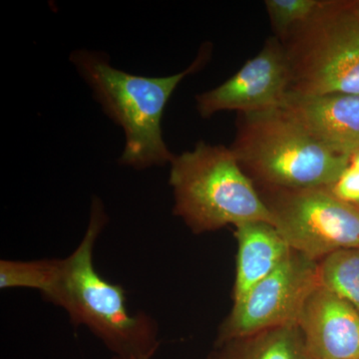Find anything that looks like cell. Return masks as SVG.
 Here are the masks:
<instances>
[{"label":"cell","instance_id":"obj_1","mask_svg":"<svg viewBox=\"0 0 359 359\" xmlns=\"http://www.w3.org/2000/svg\"><path fill=\"white\" fill-rule=\"evenodd\" d=\"M106 221L102 203L94 198L86 233L76 250L61 259L57 285L47 301L65 309L73 325L88 328L113 356H154L159 346L155 320L130 313L124 289L94 266V247Z\"/></svg>","mask_w":359,"mask_h":359},{"label":"cell","instance_id":"obj_2","mask_svg":"<svg viewBox=\"0 0 359 359\" xmlns=\"http://www.w3.org/2000/svg\"><path fill=\"white\" fill-rule=\"evenodd\" d=\"M207 52L201 51L187 69L164 77L141 76L117 69L103 52L78 49L71 53V62L97 102L124 132L120 164L145 170L172 162L175 155L163 137L165 108L182 80L203 67Z\"/></svg>","mask_w":359,"mask_h":359},{"label":"cell","instance_id":"obj_3","mask_svg":"<svg viewBox=\"0 0 359 359\" xmlns=\"http://www.w3.org/2000/svg\"><path fill=\"white\" fill-rule=\"evenodd\" d=\"M238 116L231 149L256 187L330 189L351 164L283 108Z\"/></svg>","mask_w":359,"mask_h":359},{"label":"cell","instance_id":"obj_4","mask_svg":"<svg viewBox=\"0 0 359 359\" xmlns=\"http://www.w3.org/2000/svg\"><path fill=\"white\" fill-rule=\"evenodd\" d=\"M170 165L174 214L194 233L250 222L273 224L268 207L231 148L201 141L193 150L175 155Z\"/></svg>","mask_w":359,"mask_h":359},{"label":"cell","instance_id":"obj_5","mask_svg":"<svg viewBox=\"0 0 359 359\" xmlns=\"http://www.w3.org/2000/svg\"><path fill=\"white\" fill-rule=\"evenodd\" d=\"M290 93L359 95V15L353 2L321 0L283 39Z\"/></svg>","mask_w":359,"mask_h":359},{"label":"cell","instance_id":"obj_6","mask_svg":"<svg viewBox=\"0 0 359 359\" xmlns=\"http://www.w3.org/2000/svg\"><path fill=\"white\" fill-rule=\"evenodd\" d=\"M262 188L273 226L294 252L318 263L337 250L359 249V207L327 188Z\"/></svg>","mask_w":359,"mask_h":359},{"label":"cell","instance_id":"obj_7","mask_svg":"<svg viewBox=\"0 0 359 359\" xmlns=\"http://www.w3.org/2000/svg\"><path fill=\"white\" fill-rule=\"evenodd\" d=\"M320 285L318 263L292 250L273 273L233 304L218 342L297 325L309 297Z\"/></svg>","mask_w":359,"mask_h":359},{"label":"cell","instance_id":"obj_8","mask_svg":"<svg viewBox=\"0 0 359 359\" xmlns=\"http://www.w3.org/2000/svg\"><path fill=\"white\" fill-rule=\"evenodd\" d=\"M290 87L287 55L282 42L273 36L230 79L197 95V110L209 118L223 111L250 114L282 108Z\"/></svg>","mask_w":359,"mask_h":359},{"label":"cell","instance_id":"obj_9","mask_svg":"<svg viewBox=\"0 0 359 359\" xmlns=\"http://www.w3.org/2000/svg\"><path fill=\"white\" fill-rule=\"evenodd\" d=\"M297 325L313 359H359V311L321 285Z\"/></svg>","mask_w":359,"mask_h":359},{"label":"cell","instance_id":"obj_10","mask_svg":"<svg viewBox=\"0 0 359 359\" xmlns=\"http://www.w3.org/2000/svg\"><path fill=\"white\" fill-rule=\"evenodd\" d=\"M282 108L334 152L351 158L359 151V95L289 93Z\"/></svg>","mask_w":359,"mask_h":359},{"label":"cell","instance_id":"obj_11","mask_svg":"<svg viewBox=\"0 0 359 359\" xmlns=\"http://www.w3.org/2000/svg\"><path fill=\"white\" fill-rule=\"evenodd\" d=\"M236 228L238 257L233 302H238L273 273L292 249L275 226L266 222H250Z\"/></svg>","mask_w":359,"mask_h":359},{"label":"cell","instance_id":"obj_12","mask_svg":"<svg viewBox=\"0 0 359 359\" xmlns=\"http://www.w3.org/2000/svg\"><path fill=\"white\" fill-rule=\"evenodd\" d=\"M209 359H313L299 325L218 342Z\"/></svg>","mask_w":359,"mask_h":359},{"label":"cell","instance_id":"obj_13","mask_svg":"<svg viewBox=\"0 0 359 359\" xmlns=\"http://www.w3.org/2000/svg\"><path fill=\"white\" fill-rule=\"evenodd\" d=\"M60 268L61 259L28 262L1 259L0 287L37 290L47 301L57 285Z\"/></svg>","mask_w":359,"mask_h":359},{"label":"cell","instance_id":"obj_14","mask_svg":"<svg viewBox=\"0 0 359 359\" xmlns=\"http://www.w3.org/2000/svg\"><path fill=\"white\" fill-rule=\"evenodd\" d=\"M321 287L359 311V249L340 250L318 262Z\"/></svg>","mask_w":359,"mask_h":359},{"label":"cell","instance_id":"obj_15","mask_svg":"<svg viewBox=\"0 0 359 359\" xmlns=\"http://www.w3.org/2000/svg\"><path fill=\"white\" fill-rule=\"evenodd\" d=\"M321 0H266L264 6L276 37L283 39L297 26L306 22L320 6Z\"/></svg>","mask_w":359,"mask_h":359},{"label":"cell","instance_id":"obj_16","mask_svg":"<svg viewBox=\"0 0 359 359\" xmlns=\"http://www.w3.org/2000/svg\"><path fill=\"white\" fill-rule=\"evenodd\" d=\"M330 191L342 202L359 207V170L349 164Z\"/></svg>","mask_w":359,"mask_h":359},{"label":"cell","instance_id":"obj_17","mask_svg":"<svg viewBox=\"0 0 359 359\" xmlns=\"http://www.w3.org/2000/svg\"><path fill=\"white\" fill-rule=\"evenodd\" d=\"M351 166L359 170V151H358L356 153H354V154L351 156Z\"/></svg>","mask_w":359,"mask_h":359},{"label":"cell","instance_id":"obj_18","mask_svg":"<svg viewBox=\"0 0 359 359\" xmlns=\"http://www.w3.org/2000/svg\"><path fill=\"white\" fill-rule=\"evenodd\" d=\"M153 356H142V358H119V356H113L112 359H151Z\"/></svg>","mask_w":359,"mask_h":359},{"label":"cell","instance_id":"obj_19","mask_svg":"<svg viewBox=\"0 0 359 359\" xmlns=\"http://www.w3.org/2000/svg\"><path fill=\"white\" fill-rule=\"evenodd\" d=\"M354 9H355L356 13H358L359 15V1L353 2Z\"/></svg>","mask_w":359,"mask_h":359}]
</instances>
